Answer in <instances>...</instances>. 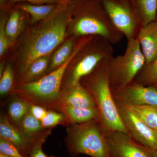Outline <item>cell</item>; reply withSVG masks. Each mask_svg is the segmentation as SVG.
Listing matches in <instances>:
<instances>
[{"instance_id":"cell-1","label":"cell","mask_w":157,"mask_h":157,"mask_svg":"<svg viewBox=\"0 0 157 157\" xmlns=\"http://www.w3.org/2000/svg\"><path fill=\"white\" fill-rule=\"evenodd\" d=\"M74 11L69 1L59 4L50 17L38 22L26 33L20 43L17 55L19 69L23 74L35 60L50 54L63 41Z\"/></svg>"},{"instance_id":"cell-2","label":"cell","mask_w":157,"mask_h":157,"mask_svg":"<svg viewBox=\"0 0 157 157\" xmlns=\"http://www.w3.org/2000/svg\"><path fill=\"white\" fill-rule=\"evenodd\" d=\"M70 23V33L78 38L100 36L113 44L124 36L112 22L101 0L82 2L75 10Z\"/></svg>"},{"instance_id":"cell-3","label":"cell","mask_w":157,"mask_h":157,"mask_svg":"<svg viewBox=\"0 0 157 157\" xmlns=\"http://www.w3.org/2000/svg\"><path fill=\"white\" fill-rule=\"evenodd\" d=\"M109 59L102 61L96 67L94 74L87 78L86 85L95 98L106 127L114 132L127 135L128 131L111 95L108 73Z\"/></svg>"},{"instance_id":"cell-4","label":"cell","mask_w":157,"mask_h":157,"mask_svg":"<svg viewBox=\"0 0 157 157\" xmlns=\"http://www.w3.org/2000/svg\"><path fill=\"white\" fill-rule=\"evenodd\" d=\"M77 45L78 50L73 59L70 86L79 83L82 78L91 73L102 61L113 56L112 44L100 36L80 37Z\"/></svg>"},{"instance_id":"cell-5","label":"cell","mask_w":157,"mask_h":157,"mask_svg":"<svg viewBox=\"0 0 157 157\" xmlns=\"http://www.w3.org/2000/svg\"><path fill=\"white\" fill-rule=\"evenodd\" d=\"M145 63V59L137 39L128 41L122 55L113 56L109 61L110 86L119 90L132 83Z\"/></svg>"},{"instance_id":"cell-6","label":"cell","mask_w":157,"mask_h":157,"mask_svg":"<svg viewBox=\"0 0 157 157\" xmlns=\"http://www.w3.org/2000/svg\"><path fill=\"white\" fill-rule=\"evenodd\" d=\"M109 17L127 40L137 39L143 21L136 0H101Z\"/></svg>"},{"instance_id":"cell-7","label":"cell","mask_w":157,"mask_h":157,"mask_svg":"<svg viewBox=\"0 0 157 157\" xmlns=\"http://www.w3.org/2000/svg\"><path fill=\"white\" fill-rule=\"evenodd\" d=\"M70 145L72 150L77 153L92 157H110L106 139L93 125L74 128L71 134Z\"/></svg>"},{"instance_id":"cell-8","label":"cell","mask_w":157,"mask_h":157,"mask_svg":"<svg viewBox=\"0 0 157 157\" xmlns=\"http://www.w3.org/2000/svg\"><path fill=\"white\" fill-rule=\"evenodd\" d=\"M78 50L76 45L72 55L64 64L36 81L24 83L22 89L25 92L38 99L53 100L59 95L62 78L66 69L73 60Z\"/></svg>"},{"instance_id":"cell-9","label":"cell","mask_w":157,"mask_h":157,"mask_svg":"<svg viewBox=\"0 0 157 157\" xmlns=\"http://www.w3.org/2000/svg\"><path fill=\"white\" fill-rule=\"evenodd\" d=\"M128 132L140 145L148 151L157 149V132L140 120L124 105L120 111Z\"/></svg>"},{"instance_id":"cell-10","label":"cell","mask_w":157,"mask_h":157,"mask_svg":"<svg viewBox=\"0 0 157 157\" xmlns=\"http://www.w3.org/2000/svg\"><path fill=\"white\" fill-rule=\"evenodd\" d=\"M106 139L110 157H149L148 151L126 134L116 132Z\"/></svg>"},{"instance_id":"cell-11","label":"cell","mask_w":157,"mask_h":157,"mask_svg":"<svg viewBox=\"0 0 157 157\" xmlns=\"http://www.w3.org/2000/svg\"><path fill=\"white\" fill-rule=\"evenodd\" d=\"M120 90L125 104L157 107V88L131 83Z\"/></svg>"},{"instance_id":"cell-12","label":"cell","mask_w":157,"mask_h":157,"mask_svg":"<svg viewBox=\"0 0 157 157\" xmlns=\"http://www.w3.org/2000/svg\"><path fill=\"white\" fill-rule=\"evenodd\" d=\"M137 39L145 59V63H150L157 56V19L143 26Z\"/></svg>"},{"instance_id":"cell-13","label":"cell","mask_w":157,"mask_h":157,"mask_svg":"<svg viewBox=\"0 0 157 157\" xmlns=\"http://www.w3.org/2000/svg\"><path fill=\"white\" fill-rule=\"evenodd\" d=\"M70 87L63 95L62 101L64 106L78 108H94V101L80 83Z\"/></svg>"},{"instance_id":"cell-14","label":"cell","mask_w":157,"mask_h":157,"mask_svg":"<svg viewBox=\"0 0 157 157\" xmlns=\"http://www.w3.org/2000/svg\"><path fill=\"white\" fill-rule=\"evenodd\" d=\"M58 4L35 5L24 2L15 3L14 8L22 10L31 17L32 23H36L48 19L56 11Z\"/></svg>"},{"instance_id":"cell-15","label":"cell","mask_w":157,"mask_h":157,"mask_svg":"<svg viewBox=\"0 0 157 157\" xmlns=\"http://www.w3.org/2000/svg\"><path fill=\"white\" fill-rule=\"evenodd\" d=\"M0 135L1 137L14 144L19 150L27 152L28 150L29 142L22 132L11 124L8 119L3 116L0 120Z\"/></svg>"},{"instance_id":"cell-16","label":"cell","mask_w":157,"mask_h":157,"mask_svg":"<svg viewBox=\"0 0 157 157\" xmlns=\"http://www.w3.org/2000/svg\"><path fill=\"white\" fill-rule=\"evenodd\" d=\"M27 13L13 7L9 13L6 25V32L11 44L15 41L23 30Z\"/></svg>"},{"instance_id":"cell-17","label":"cell","mask_w":157,"mask_h":157,"mask_svg":"<svg viewBox=\"0 0 157 157\" xmlns=\"http://www.w3.org/2000/svg\"><path fill=\"white\" fill-rule=\"evenodd\" d=\"M124 105L147 126L157 132V107L125 104Z\"/></svg>"},{"instance_id":"cell-18","label":"cell","mask_w":157,"mask_h":157,"mask_svg":"<svg viewBox=\"0 0 157 157\" xmlns=\"http://www.w3.org/2000/svg\"><path fill=\"white\" fill-rule=\"evenodd\" d=\"M135 78L138 84L157 87V56L150 63L144 64Z\"/></svg>"},{"instance_id":"cell-19","label":"cell","mask_w":157,"mask_h":157,"mask_svg":"<svg viewBox=\"0 0 157 157\" xmlns=\"http://www.w3.org/2000/svg\"><path fill=\"white\" fill-rule=\"evenodd\" d=\"M75 43L73 39H70L64 43L55 52L49 63V69L55 70L64 64L72 55Z\"/></svg>"},{"instance_id":"cell-20","label":"cell","mask_w":157,"mask_h":157,"mask_svg":"<svg viewBox=\"0 0 157 157\" xmlns=\"http://www.w3.org/2000/svg\"><path fill=\"white\" fill-rule=\"evenodd\" d=\"M20 124L21 132L29 142L40 133L44 128L41 121L34 117L29 110Z\"/></svg>"},{"instance_id":"cell-21","label":"cell","mask_w":157,"mask_h":157,"mask_svg":"<svg viewBox=\"0 0 157 157\" xmlns=\"http://www.w3.org/2000/svg\"><path fill=\"white\" fill-rule=\"evenodd\" d=\"M50 54L40 57L33 62L24 74L23 82L24 83L33 81L46 70L50 63Z\"/></svg>"},{"instance_id":"cell-22","label":"cell","mask_w":157,"mask_h":157,"mask_svg":"<svg viewBox=\"0 0 157 157\" xmlns=\"http://www.w3.org/2000/svg\"><path fill=\"white\" fill-rule=\"evenodd\" d=\"M143 26L157 19V0H136Z\"/></svg>"},{"instance_id":"cell-23","label":"cell","mask_w":157,"mask_h":157,"mask_svg":"<svg viewBox=\"0 0 157 157\" xmlns=\"http://www.w3.org/2000/svg\"><path fill=\"white\" fill-rule=\"evenodd\" d=\"M63 108L71 120L75 122L88 121L94 118L97 115L95 108H78L64 106Z\"/></svg>"},{"instance_id":"cell-24","label":"cell","mask_w":157,"mask_h":157,"mask_svg":"<svg viewBox=\"0 0 157 157\" xmlns=\"http://www.w3.org/2000/svg\"><path fill=\"white\" fill-rule=\"evenodd\" d=\"M29 104L22 100H15L9 105V113L10 117L15 123L20 124L29 110Z\"/></svg>"},{"instance_id":"cell-25","label":"cell","mask_w":157,"mask_h":157,"mask_svg":"<svg viewBox=\"0 0 157 157\" xmlns=\"http://www.w3.org/2000/svg\"><path fill=\"white\" fill-rule=\"evenodd\" d=\"M11 10L1 9L0 21V55L2 56L11 45L6 32V25L8 19V13Z\"/></svg>"},{"instance_id":"cell-26","label":"cell","mask_w":157,"mask_h":157,"mask_svg":"<svg viewBox=\"0 0 157 157\" xmlns=\"http://www.w3.org/2000/svg\"><path fill=\"white\" fill-rule=\"evenodd\" d=\"M0 78V94L3 96L10 91L13 86L14 73L11 65L6 67Z\"/></svg>"},{"instance_id":"cell-27","label":"cell","mask_w":157,"mask_h":157,"mask_svg":"<svg viewBox=\"0 0 157 157\" xmlns=\"http://www.w3.org/2000/svg\"><path fill=\"white\" fill-rule=\"evenodd\" d=\"M0 151L12 157H24L14 144L2 137L0 138Z\"/></svg>"},{"instance_id":"cell-28","label":"cell","mask_w":157,"mask_h":157,"mask_svg":"<svg viewBox=\"0 0 157 157\" xmlns=\"http://www.w3.org/2000/svg\"><path fill=\"white\" fill-rule=\"evenodd\" d=\"M63 114L53 111H47L46 115L41 121L44 128H49L56 125L63 120Z\"/></svg>"},{"instance_id":"cell-29","label":"cell","mask_w":157,"mask_h":157,"mask_svg":"<svg viewBox=\"0 0 157 157\" xmlns=\"http://www.w3.org/2000/svg\"><path fill=\"white\" fill-rule=\"evenodd\" d=\"M7 1L13 5L21 2H24L35 5H47L65 3L67 2L68 0H7Z\"/></svg>"},{"instance_id":"cell-30","label":"cell","mask_w":157,"mask_h":157,"mask_svg":"<svg viewBox=\"0 0 157 157\" xmlns=\"http://www.w3.org/2000/svg\"><path fill=\"white\" fill-rule=\"evenodd\" d=\"M29 111L34 117L40 121L44 117L47 112L45 108L36 105L30 106Z\"/></svg>"},{"instance_id":"cell-31","label":"cell","mask_w":157,"mask_h":157,"mask_svg":"<svg viewBox=\"0 0 157 157\" xmlns=\"http://www.w3.org/2000/svg\"><path fill=\"white\" fill-rule=\"evenodd\" d=\"M42 143L39 141L33 147L30 151L31 157H48L42 151Z\"/></svg>"},{"instance_id":"cell-32","label":"cell","mask_w":157,"mask_h":157,"mask_svg":"<svg viewBox=\"0 0 157 157\" xmlns=\"http://www.w3.org/2000/svg\"><path fill=\"white\" fill-rule=\"evenodd\" d=\"M148 153L149 157H157V149L153 151H148Z\"/></svg>"},{"instance_id":"cell-33","label":"cell","mask_w":157,"mask_h":157,"mask_svg":"<svg viewBox=\"0 0 157 157\" xmlns=\"http://www.w3.org/2000/svg\"><path fill=\"white\" fill-rule=\"evenodd\" d=\"M0 157H12L8 155L4 154L2 153H0Z\"/></svg>"},{"instance_id":"cell-34","label":"cell","mask_w":157,"mask_h":157,"mask_svg":"<svg viewBox=\"0 0 157 157\" xmlns=\"http://www.w3.org/2000/svg\"><path fill=\"white\" fill-rule=\"evenodd\" d=\"M156 88H157V87Z\"/></svg>"}]
</instances>
